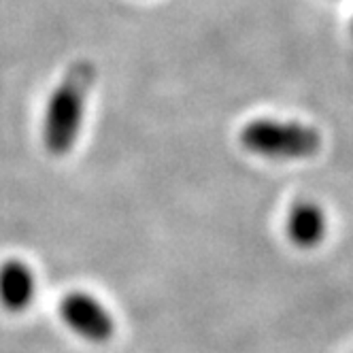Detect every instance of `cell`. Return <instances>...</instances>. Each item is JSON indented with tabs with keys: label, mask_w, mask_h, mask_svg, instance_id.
I'll return each mask as SVG.
<instances>
[{
	"label": "cell",
	"mask_w": 353,
	"mask_h": 353,
	"mask_svg": "<svg viewBox=\"0 0 353 353\" xmlns=\"http://www.w3.org/2000/svg\"><path fill=\"white\" fill-rule=\"evenodd\" d=\"M239 143L245 151L258 158L272 162H296L319 154L321 132L296 119L256 117L241 128Z\"/></svg>",
	"instance_id": "obj_2"
},
{
	"label": "cell",
	"mask_w": 353,
	"mask_h": 353,
	"mask_svg": "<svg viewBox=\"0 0 353 353\" xmlns=\"http://www.w3.org/2000/svg\"><path fill=\"white\" fill-rule=\"evenodd\" d=\"M37 298V274L30 264L9 258L0 264V307L7 313H23Z\"/></svg>",
	"instance_id": "obj_4"
},
{
	"label": "cell",
	"mask_w": 353,
	"mask_h": 353,
	"mask_svg": "<svg viewBox=\"0 0 353 353\" xmlns=\"http://www.w3.org/2000/svg\"><path fill=\"white\" fill-rule=\"evenodd\" d=\"M94 77L96 70L90 62H74L49 96L43 113L41 137L52 156H66L77 143Z\"/></svg>",
	"instance_id": "obj_1"
},
{
	"label": "cell",
	"mask_w": 353,
	"mask_h": 353,
	"mask_svg": "<svg viewBox=\"0 0 353 353\" xmlns=\"http://www.w3.org/2000/svg\"><path fill=\"white\" fill-rule=\"evenodd\" d=\"M58 313L72 334H77L92 345H105L115 336V317L103 300H98L88 292H68L60 300Z\"/></svg>",
	"instance_id": "obj_3"
},
{
	"label": "cell",
	"mask_w": 353,
	"mask_h": 353,
	"mask_svg": "<svg viewBox=\"0 0 353 353\" xmlns=\"http://www.w3.org/2000/svg\"><path fill=\"white\" fill-rule=\"evenodd\" d=\"M351 37H353V19H351Z\"/></svg>",
	"instance_id": "obj_6"
},
{
	"label": "cell",
	"mask_w": 353,
	"mask_h": 353,
	"mask_svg": "<svg viewBox=\"0 0 353 353\" xmlns=\"http://www.w3.org/2000/svg\"><path fill=\"white\" fill-rule=\"evenodd\" d=\"M327 232L325 211L313 200H298L285 217V234L298 249H315L321 245Z\"/></svg>",
	"instance_id": "obj_5"
}]
</instances>
